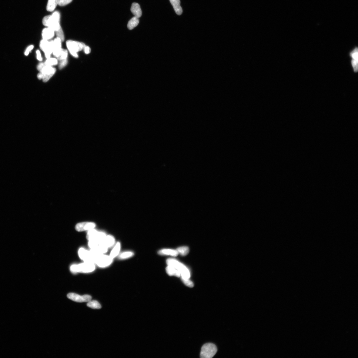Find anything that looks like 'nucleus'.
Listing matches in <instances>:
<instances>
[{
  "instance_id": "34",
  "label": "nucleus",
  "mask_w": 358,
  "mask_h": 358,
  "mask_svg": "<svg viewBox=\"0 0 358 358\" xmlns=\"http://www.w3.org/2000/svg\"><path fill=\"white\" fill-rule=\"evenodd\" d=\"M352 64L354 72H357L358 70V62L353 59L352 61Z\"/></svg>"
},
{
  "instance_id": "13",
  "label": "nucleus",
  "mask_w": 358,
  "mask_h": 358,
  "mask_svg": "<svg viewBox=\"0 0 358 358\" xmlns=\"http://www.w3.org/2000/svg\"><path fill=\"white\" fill-rule=\"evenodd\" d=\"M55 32L49 27L45 28L42 32V39L48 40L51 39L55 36Z\"/></svg>"
},
{
  "instance_id": "6",
  "label": "nucleus",
  "mask_w": 358,
  "mask_h": 358,
  "mask_svg": "<svg viewBox=\"0 0 358 358\" xmlns=\"http://www.w3.org/2000/svg\"><path fill=\"white\" fill-rule=\"evenodd\" d=\"M56 69L51 66L45 65L38 74L37 77L39 79H42L43 82H46L54 75Z\"/></svg>"
},
{
  "instance_id": "3",
  "label": "nucleus",
  "mask_w": 358,
  "mask_h": 358,
  "mask_svg": "<svg viewBox=\"0 0 358 358\" xmlns=\"http://www.w3.org/2000/svg\"><path fill=\"white\" fill-rule=\"evenodd\" d=\"M66 44L70 54L76 58L79 57L77 52L82 51L86 45L83 42L72 40L67 41Z\"/></svg>"
},
{
  "instance_id": "37",
  "label": "nucleus",
  "mask_w": 358,
  "mask_h": 358,
  "mask_svg": "<svg viewBox=\"0 0 358 358\" xmlns=\"http://www.w3.org/2000/svg\"><path fill=\"white\" fill-rule=\"evenodd\" d=\"M36 54L37 59L40 61H42V57L40 51L39 50H37L36 51Z\"/></svg>"
},
{
  "instance_id": "31",
  "label": "nucleus",
  "mask_w": 358,
  "mask_h": 358,
  "mask_svg": "<svg viewBox=\"0 0 358 358\" xmlns=\"http://www.w3.org/2000/svg\"><path fill=\"white\" fill-rule=\"evenodd\" d=\"M70 269L71 271L73 273H76L80 272L79 264H74L72 265V266H71Z\"/></svg>"
},
{
  "instance_id": "9",
  "label": "nucleus",
  "mask_w": 358,
  "mask_h": 358,
  "mask_svg": "<svg viewBox=\"0 0 358 358\" xmlns=\"http://www.w3.org/2000/svg\"><path fill=\"white\" fill-rule=\"evenodd\" d=\"M95 224L94 222H84L78 223L75 226V229L79 232L94 229Z\"/></svg>"
},
{
  "instance_id": "7",
  "label": "nucleus",
  "mask_w": 358,
  "mask_h": 358,
  "mask_svg": "<svg viewBox=\"0 0 358 358\" xmlns=\"http://www.w3.org/2000/svg\"><path fill=\"white\" fill-rule=\"evenodd\" d=\"M40 47L41 50L44 52L46 58H50L53 52V40L49 41L42 39L40 42Z\"/></svg>"
},
{
  "instance_id": "4",
  "label": "nucleus",
  "mask_w": 358,
  "mask_h": 358,
  "mask_svg": "<svg viewBox=\"0 0 358 358\" xmlns=\"http://www.w3.org/2000/svg\"><path fill=\"white\" fill-rule=\"evenodd\" d=\"M217 346L212 343H207L201 348L200 356L202 358H211L217 353Z\"/></svg>"
},
{
  "instance_id": "17",
  "label": "nucleus",
  "mask_w": 358,
  "mask_h": 358,
  "mask_svg": "<svg viewBox=\"0 0 358 358\" xmlns=\"http://www.w3.org/2000/svg\"><path fill=\"white\" fill-rule=\"evenodd\" d=\"M159 254L162 256H176L179 253L176 250L171 249H162L158 252Z\"/></svg>"
},
{
  "instance_id": "35",
  "label": "nucleus",
  "mask_w": 358,
  "mask_h": 358,
  "mask_svg": "<svg viewBox=\"0 0 358 358\" xmlns=\"http://www.w3.org/2000/svg\"><path fill=\"white\" fill-rule=\"evenodd\" d=\"M34 47L33 45H31L29 47H28L26 49L25 52V55L26 56L29 55V52L33 49Z\"/></svg>"
},
{
  "instance_id": "23",
  "label": "nucleus",
  "mask_w": 358,
  "mask_h": 358,
  "mask_svg": "<svg viewBox=\"0 0 358 358\" xmlns=\"http://www.w3.org/2000/svg\"><path fill=\"white\" fill-rule=\"evenodd\" d=\"M98 231L94 229L88 230L87 238L89 240H95Z\"/></svg>"
},
{
  "instance_id": "25",
  "label": "nucleus",
  "mask_w": 358,
  "mask_h": 358,
  "mask_svg": "<svg viewBox=\"0 0 358 358\" xmlns=\"http://www.w3.org/2000/svg\"><path fill=\"white\" fill-rule=\"evenodd\" d=\"M179 254L182 256H186L189 252V248L187 246L179 247L176 250Z\"/></svg>"
},
{
  "instance_id": "19",
  "label": "nucleus",
  "mask_w": 358,
  "mask_h": 358,
  "mask_svg": "<svg viewBox=\"0 0 358 358\" xmlns=\"http://www.w3.org/2000/svg\"><path fill=\"white\" fill-rule=\"evenodd\" d=\"M166 271L168 274L170 276H174L179 277L181 276L180 272L177 269L169 266H168L166 267Z\"/></svg>"
},
{
  "instance_id": "8",
  "label": "nucleus",
  "mask_w": 358,
  "mask_h": 358,
  "mask_svg": "<svg viewBox=\"0 0 358 358\" xmlns=\"http://www.w3.org/2000/svg\"><path fill=\"white\" fill-rule=\"evenodd\" d=\"M67 297L69 299L77 303L88 302L92 299V297L89 295H84L81 296L78 294L70 293L67 295Z\"/></svg>"
},
{
  "instance_id": "32",
  "label": "nucleus",
  "mask_w": 358,
  "mask_h": 358,
  "mask_svg": "<svg viewBox=\"0 0 358 358\" xmlns=\"http://www.w3.org/2000/svg\"><path fill=\"white\" fill-rule=\"evenodd\" d=\"M67 63H68V61H67V59L59 61V69H63L64 67H65Z\"/></svg>"
},
{
  "instance_id": "1",
  "label": "nucleus",
  "mask_w": 358,
  "mask_h": 358,
  "mask_svg": "<svg viewBox=\"0 0 358 358\" xmlns=\"http://www.w3.org/2000/svg\"><path fill=\"white\" fill-rule=\"evenodd\" d=\"M61 15L58 11H55L52 15L45 16L42 19V23L45 26L51 28L55 32L61 27L60 24Z\"/></svg>"
},
{
  "instance_id": "5",
  "label": "nucleus",
  "mask_w": 358,
  "mask_h": 358,
  "mask_svg": "<svg viewBox=\"0 0 358 358\" xmlns=\"http://www.w3.org/2000/svg\"><path fill=\"white\" fill-rule=\"evenodd\" d=\"M113 259L109 256L99 254L95 258L94 263L99 267L105 268L108 267L112 264Z\"/></svg>"
},
{
  "instance_id": "28",
  "label": "nucleus",
  "mask_w": 358,
  "mask_h": 358,
  "mask_svg": "<svg viewBox=\"0 0 358 358\" xmlns=\"http://www.w3.org/2000/svg\"><path fill=\"white\" fill-rule=\"evenodd\" d=\"M182 281L183 283L186 286L190 287V288H192L194 286V283L192 281H191L189 279H185L182 277H181Z\"/></svg>"
},
{
  "instance_id": "15",
  "label": "nucleus",
  "mask_w": 358,
  "mask_h": 358,
  "mask_svg": "<svg viewBox=\"0 0 358 358\" xmlns=\"http://www.w3.org/2000/svg\"><path fill=\"white\" fill-rule=\"evenodd\" d=\"M112 250L109 256L113 259L118 256L120 254V250H121V245L120 242H118L116 243Z\"/></svg>"
},
{
  "instance_id": "33",
  "label": "nucleus",
  "mask_w": 358,
  "mask_h": 358,
  "mask_svg": "<svg viewBox=\"0 0 358 358\" xmlns=\"http://www.w3.org/2000/svg\"><path fill=\"white\" fill-rule=\"evenodd\" d=\"M350 55L352 56L353 59L358 62V49L356 48L351 53Z\"/></svg>"
},
{
  "instance_id": "27",
  "label": "nucleus",
  "mask_w": 358,
  "mask_h": 358,
  "mask_svg": "<svg viewBox=\"0 0 358 358\" xmlns=\"http://www.w3.org/2000/svg\"><path fill=\"white\" fill-rule=\"evenodd\" d=\"M67 56H68V52L66 49H62L61 53L58 57L56 58V59H58V61H60L63 59H67Z\"/></svg>"
},
{
  "instance_id": "24",
  "label": "nucleus",
  "mask_w": 358,
  "mask_h": 358,
  "mask_svg": "<svg viewBox=\"0 0 358 358\" xmlns=\"http://www.w3.org/2000/svg\"><path fill=\"white\" fill-rule=\"evenodd\" d=\"M87 306L93 309H100L102 307L101 305L96 300H90L87 303Z\"/></svg>"
},
{
  "instance_id": "22",
  "label": "nucleus",
  "mask_w": 358,
  "mask_h": 358,
  "mask_svg": "<svg viewBox=\"0 0 358 358\" xmlns=\"http://www.w3.org/2000/svg\"><path fill=\"white\" fill-rule=\"evenodd\" d=\"M134 254L133 251H127L120 253L118 257L120 260H125L132 257L134 256Z\"/></svg>"
},
{
  "instance_id": "30",
  "label": "nucleus",
  "mask_w": 358,
  "mask_h": 358,
  "mask_svg": "<svg viewBox=\"0 0 358 358\" xmlns=\"http://www.w3.org/2000/svg\"><path fill=\"white\" fill-rule=\"evenodd\" d=\"M73 0H58V5L60 6H63L69 4Z\"/></svg>"
},
{
  "instance_id": "2",
  "label": "nucleus",
  "mask_w": 358,
  "mask_h": 358,
  "mask_svg": "<svg viewBox=\"0 0 358 358\" xmlns=\"http://www.w3.org/2000/svg\"><path fill=\"white\" fill-rule=\"evenodd\" d=\"M168 266L174 267L180 273L181 277L185 279H189L190 273L186 267L178 261L173 259H169L166 260Z\"/></svg>"
},
{
  "instance_id": "29",
  "label": "nucleus",
  "mask_w": 358,
  "mask_h": 358,
  "mask_svg": "<svg viewBox=\"0 0 358 358\" xmlns=\"http://www.w3.org/2000/svg\"><path fill=\"white\" fill-rule=\"evenodd\" d=\"M57 37L59 38L62 42L65 40V36L62 27L55 32Z\"/></svg>"
},
{
  "instance_id": "12",
  "label": "nucleus",
  "mask_w": 358,
  "mask_h": 358,
  "mask_svg": "<svg viewBox=\"0 0 358 358\" xmlns=\"http://www.w3.org/2000/svg\"><path fill=\"white\" fill-rule=\"evenodd\" d=\"M62 41L59 38L57 37L53 40V55L56 57L59 55L61 53L62 49Z\"/></svg>"
},
{
  "instance_id": "21",
  "label": "nucleus",
  "mask_w": 358,
  "mask_h": 358,
  "mask_svg": "<svg viewBox=\"0 0 358 358\" xmlns=\"http://www.w3.org/2000/svg\"><path fill=\"white\" fill-rule=\"evenodd\" d=\"M58 5V0H48L46 9L48 12H53Z\"/></svg>"
},
{
  "instance_id": "18",
  "label": "nucleus",
  "mask_w": 358,
  "mask_h": 358,
  "mask_svg": "<svg viewBox=\"0 0 358 358\" xmlns=\"http://www.w3.org/2000/svg\"><path fill=\"white\" fill-rule=\"evenodd\" d=\"M103 243L108 249L114 246L115 244V237L111 235H107Z\"/></svg>"
},
{
  "instance_id": "14",
  "label": "nucleus",
  "mask_w": 358,
  "mask_h": 358,
  "mask_svg": "<svg viewBox=\"0 0 358 358\" xmlns=\"http://www.w3.org/2000/svg\"><path fill=\"white\" fill-rule=\"evenodd\" d=\"M131 11L135 16L139 18L142 15V12L139 4L134 2L132 3Z\"/></svg>"
},
{
  "instance_id": "36",
  "label": "nucleus",
  "mask_w": 358,
  "mask_h": 358,
  "mask_svg": "<svg viewBox=\"0 0 358 358\" xmlns=\"http://www.w3.org/2000/svg\"><path fill=\"white\" fill-rule=\"evenodd\" d=\"M84 52L86 54H90L91 52L90 48L86 45L85 46L83 49Z\"/></svg>"
},
{
  "instance_id": "26",
  "label": "nucleus",
  "mask_w": 358,
  "mask_h": 358,
  "mask_svg": "<svg viewBox=\"0 0 358 358\" xmlns=\"http://www.w3.org/2000/svg\"><path fill=\"white\" fill-rule=\"evenodd\" d=\"M58 60L55 58H49L47 59L45 62V65L52 66L58 64Z\"/></svg>"
},
{
  "instance_id": "11",
  "label": "nucleus",
  "mask_w": 358,
  "mask_h": 358,
  "mask_svg": "<svg viewBox=\"0 0 358 358\" xmlns=\"http://www.w3.org/2000/svg\"><path fill=\"white\" fill-rule=\"evenodd\" d=\"M80 258L84 262H92V257L90 251H88L83 248H81L79 251ZM94 263V262H93Z\"/></svg>"
},
{
  "instance_id": "38",
  "label": "nucleus",
  "mask_w": 358,
  "mask_h": 358,
  "mask_svg": "<svg viewBox=\"0 0 358 358\" xmlns=\"http://www.w3.org/2000/svg\"><path fill=\"white\" fill-rule=\"evenodd\" d=\"M45 65V63H41L39 64L37 66V69L40 71L43 68V67Z\"/></svg>"
},
{
  "instance_id": "16",
  "label": "nucleus",
  "mask_w": 358,
  "mask_h": 358,
  "mask_svg": "<svg viewBox=\"0 0 358 358\" xmlns=\"http://www.w3.org/2000/svg\"><path fill=\"white\" fill-rule=\"evenodd\" d=\"M172 5L176 13L178 15H181L183 11L180 6V0H169Z\"/></svg>"
},
{
  "instance_id": "10",
  "label": "nucleus",
  "mask_w": 358,
  "mask_h": 358,
  "mask_svg": "<svg viewBox=\"0 0 358 358\" xmlns=\"http://www.w3.org/2000/svg\"><path fill=\"white\" fill-rule=\"evenodd\" d=\"M80 272L89 273L93 272L95 269V264L92 262H84L79 264Z\"/></svg>"
},
{
  "instance_id": "20",
  "label": "nucleus",
  "mask_w": 358,
  "mask_h": 358,
  "mask_svg": "<svg viewBox=\"0 0 358 358\" xmlns=\"http://www.w3.org/2000/svg\"><path fill=\"white\" fill-rule=\"evenodd\" d=\"M139 22V18L134 16L129 21L127 24V27L129 30H132L138 25Z\"/></svg>"
}]
</instances>
